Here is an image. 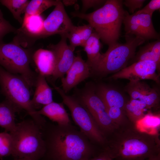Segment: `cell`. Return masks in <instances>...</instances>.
Here are the masks:
<instances>
[{
    "label": "cell",
    "instance_id": "obj_1",
    "mask_svg": "<svg viewBox=\"0 0 160 160\" xmlns=\"http://www.w3.org/2000/svg\"><path fill=\"white\" fill-rule=\"evenodd\" d=\"M159 136L141 131L130 122L118 126L106 136L102 149L112 160H146L160 153Z\"/></svg>",
    "mask_w": 160,
    "mask_h": 160
},
{
    "label": "cell",
    "instance_id": "obj_2",
    "mask_svg": "<svg viewBox=\"0 0 160 160\" xmlns=\"http://www.w3.org/2000/svg\"><path fill=\"white\" fill-rule=\"evenodd\" d=\"M45 155L51 160H89L98 152L95 145L71 124L46 122L42 128Z\"/></svg>",
    "mask_w": 160,
    "mask_h": 160
},
{
    "label": "cell",
    "instance_id": "obj_3",
    "mask_svg": "<svg viewBox=\"0 0 160 160\" xmlns=\"http://www.w3.org/2000/svg\"><path fill=\"white\" fill-rule=\"evenodd\" d=\"M121 0H107L102 7L89 13L74 12L73 17L87 21L100 39L108 47L117 43L120 35L122 24L126 11Z\"/></svg>",
    "mask_w": 160,
    "mask_h": 160
},
{
    "label": "cell",
    "instance_id": "obj_4",
    "mask_svg": "<svg viewBox=\"0 0 160 160\" xmlns=\"http://www.w3.org/2000/svg\"><path fill=\"white\" fill-rule=\"evenodd\" d=\"M42 127L32 119L17 123L10 132L13 142L12 155L17 159L39 160L44 156L45 145Z\"/></svg>",
    "mask_w": 160,
    "mask_h": 160
},
{
    "label": "cell",
    "instance_id": "obj_5",
    "mask_svg": "<svg viewBox=\"0 0 160 160\" xmlns=\"http://www.w3.org/2000/svg\"><path fill=\"white\" fill-rule=\"evenodd\" d=\"M125 43L117 42L101 53L97 62L90 69V72L104 76L115 73L127 67L134 57L137 47L145 41L130 34H125Z\"/></svg>",
    "mask_w": 160,
    "mask_h": 160
},
{
    "label": "cell",
    "instance_id": "obj_6",
    "mask_svg": "<svg viewBox=\"0 0 160 160\" xmlns=\"http://www.w3.org/2000/svg\"><path fill=\"white\" fill-rule=\"evenodd\" d=\"M0 85L6 100L20 110L25 111L39 126L44 125L46 121L37 113L32 104L31 87L21 76L8 72L0 65Z\"/></svg>",
    "mask_w": 160,
    "mask_h": 160
},
{
    "label": "cell",
    "instance_id": "obj_7",
    "mask_svg": "<svg viewBox=\"0 0 160 160\" xmlns=\"http://www.w3.org/2000/svg\"><path fill=\"white\" fill-rule=\"evenodd\" d=\"M33 54L31 48H25L12 41L0 43V65L11 73L20 75L30 87L35 86L37 77L30 67Z\"/></svg>",
    "mask_w": 160,
    "mask_h": 160
},
{
    "label": "cell",
    "instance_id": "obj_8",
    "mask_svg": "<svg viewBox=\"0 0 160 160\" xmlns=\"http://www.w3.org/2000/svg\"><path fill=\"white\" fill-rule=\"evenodd\" d=\"M69 108L72 118L84 134L94 145L103 147L105 137L92 117L81 102L75 97L68 95L60 88L52 84Z\"/></svg>",
    "mask_w": 160,
    "mask_h": 160
},
{
    "label": "cell",
    "instance_id": "obj_9",
    "mask_svg": "<svg viewBox=\"0 0 160 160\" xmlns=\"http://www.w3.org/2000/svg\"><path fill=\"white\" fill-rule=\"evenodd\" d=\"M78 98L89 111L105 137L117 127L109 117L104 104L93 86L87 85Z\"/></svg>",
    "mask_w": 160,
    "mask_h": 160
},
{
    "label": "cell",
    "instance_id": "obj_10",
    "mask_svg": "<svg viewBox=\"0 0 160 160\" xmlns=\"http://www.w3.org/2000/svg\"><path fill=\"white\" fill-rule=\"evenodd\" d=\"M152 15L139 10L129 15L126 11L123 22L125 34L135 36L145 41L160 39V35L153 25Z\"/></svg>",
    "mask_w": 160,
    "mask_h": 160
},
{
    "label": "cell",
    "instance_id": "obj_11",
    "mask_svg": "<svg viewBox=\"0 0 160 160\" xmlns=\"http://www.w3.org/2000/svg\"><path fill=\"white\" fill-rule=\"evenodd\" d=\"M73 25L61 1L58 0L54 9L44 20L38 39L55 34L67 36Z\"/></svg>",
    "mask_w": 160,
    "mask_h": 160
},
{
    "label": "cell",
    "instance_id": "obj_12",
    "mask_svg": "<svg viewBox=\"0 0 160 160\" xmlns=\"http://www.w3.org/2000/svg\"><path fill=\"white\" fill-rule=\"evenodd\" d=\"M159 72L156 64L149 61L137 62L114 73L111 78L114 79H125L129 81L151 80L156 83L160 82Z\"/></svg>",
    "mask_w": 160,
    "mask_h": 160
},
{
    "label": "cell",
    "instance_id": "obj_13",
    "mask_svg": "<svg viewBox=\"0 0 160 160\" xmlns=\"http://www.w3.org/2000/svg\"><path fill=\"white\" fill-rule=\"evenodd\" d=\"M44 20L41 15H24L21 27L17 29L13 42L25 48L38 39L43 28Z\"/></svg>",
    "mask_w": 160,
    "mask_h": 160
},
{
    "label": "cell",
    "instance_id": "obj_14",
    "mask_svg": "<svg viewBox=\"0 0 160 160\" xmlns=\"http://www.w3.org/2000/svg\"><path fill=\"white\" fill-rule=\"evenodd\" d=\"M59 42L56 44H50L49 49L54 52L56 58V66L55 71L52 76L54 80L62 78L72 65L75 55L73 49L67 44L66 35L61 36Z\"/></svg>",
    "mask_w": 160,
    "mask_h": 160
},
{
    "label": "cell",
    "instance_id": "obj_15",
    "mask_svg": "<svg viewBox=\"0 0 160 160\" xmlns=\"http://www.w3.org/2000/svg\"><path fill=\"white\" fill-rule=\"evenodd\" d=\"M90 72L86 62L82 58L80 52H77L72 65L66 73V76L61 78L63 90L65 93L68 92L89 77Z\"/></svg>",
    "mask_w": 160,
    "mask_h": 160
},
{
    "label": "cell",
    "instance_id": "obj_16",
    "mask_svg": "<svg viewBox=\"0 0 160 160\" xmlns=\"http://www.w3.org/2000/svg\"><path fill=\"white\" fill-rule=\"evenodd\" d=\"M94 87L96 94L103 103L106 109L118 108L124 111L127 100L120 92L105 84H100Z\"/></svg>",
    "mask_w": 160,
    "mask_h": 160
},
{
    "label": "cell",
    "instance_id": "obj_17",
    "mask_svg": "<svg viewBox=\"0 0 160 160\" xmlns=\"http://www.w3.org/2000/svg\"><path fill=\"white\" fill-rule=\"evenodd\" d=\"M32 58L39 74L45 77L53 75L56 66V56L53 51L39 49L33 53Z\"/></svg>",
    "mask_w": 160,
    "mask_h": 160
},
{
    "label": "cell",
    "instance_id": "obj_18",
    "mask_svg": "<svg viewBox=\"0 0 160 160\" xmlns=\"http://www.w3.org/2000/svg\"><path fill=\"white\" fill-rule=\"evenodd\" d=\"M35 86V90L31 103L35 110L53 101L52 89L45 76L39 74L37 77Z\"/></svg>",
    "mask_w": 160,
    "mask_h": 160
},
{
    "label": "cell",
    "instance_id": "obj_19",
    "mask_svg": "<svg viewBox=\"0 0 160 160\" xmlns=\"http://www.w3.org/2000/svg\"><path fill=\"white\" fill-rule=\"evenodd\" d=\"M63 103L54 101L43 106L38 111L37 114L45 116L59 125L71 124L68 114L65 110Z\"/></svg>",
    "mask_w": 160,
    "mask_h": 160
},
{
    "label": "cell",
    "instance_id": "obj_20",
    "mask_svg": "<svg viewBox=\"0 0 160 160\" xmlns=\"http://www.w3.org/2000/svg\"><path fill=\"white\" fill-rule=\"evenodd\" d=\"M142 61L155 63L159 71L160 69V40L149 43L141 47L131 60L132 63Z\"/></svg>",
    "mask_w": 160,
    "mask_h": 160
},
{
    "label": "cell",
    "instance_id": "obj_21",
    "mask_svg": "<svg viewBox=\"0 0 160 160\" xmlns=\"http://www.w3.org/2000/svg\"><path fill=\"white\" fill-rule=\"evenodd\" d=\"M20 110L14 104L6 100L0 103V126L5 131L10 132L15 128V114Z\"/></svg>",
    "mask_w": 160,
    "mask_h": 160
},
{
    "label": "cell",
    "instance_id": "obj_22",
    "mask_svg": "<svg viewBox=\"0 0 160 160\" xmlns=\"http://www.w3.org/2000/svg\"><path fill=\"white\" fill-rule=\"evenodd\" d=\"M100 40L99 36L94 31L83 47L87 56L86 62L90 69L97 62L101 54Z\"/></svg>",
    "mask_w": 160,
    "mask_h": 160
},
{
    "label": "cell",
    "instance_id": "obj_23",
    "mask_svg": "<svg viewBox=\"0 0 160 160\" xmlns=\"http://www.w3.org/2000/svg\"><path fill=\"white\" fill-rule=\"evenodd\" d=\"M147 110L146 105L143 102L138 100L132 99L127 100L124 108L128 119L135 125L147 113H145Z\"/></svg>",
    "mask_w": 160,
    "mask_h": 160
},
{
    "label": "cell",
    "instance_id": "obj_24",
    "mask_svg": "<svg viewBox=\"0 0 160 160\" xmlns=\"http://www.w3.org/2000/svg\"><path fill=\"white\" fill-rule=\"evenodd\" d=\"M125 90L129 95L130 99L138 100L143 102L156 89L141 81H129L126 86Z\"/></svg>",
    "mask_w": 160,
    "mask_h": 160
},
{
    "label": "cell",
    "instance_id": "obj_25",
    "mask_svg": "<svg viewBox=\"0 0 160 160\" xmlns=\"http://www.w3.org/2000/svg\"><path fill=\"white\" fill-rule=\"evenodd\" d=\"M140 130L148 133H159L158 129L160 126V115L149 111L136 124Z\"/></svg>",
    "mask_w": 160,
    "mask_h": 160
},
{
    "label": "cell",
    "instance_id": "obj_26",
    "mask_svg": "<svg viewBox=\"0 0 160 160\" xmlns=\"http://www.w3.org/2000/svg\"><path fill=\"white\" fill-rule=\"evenodd\" d=\"M30 1L28 0H1L0 2L11 12L14 17L21 24L23 18L21 15L24 13Z\"/></svg>",
    "mask_w": 160,
    "mask_h": 160
},
{
    "label": "cell",
    "instance_id": "obj_27",
    "mask_svg": "<svg viewBox=\"0 0 160 160\" xmlns=\"http://www.w3.org/2000/svg\"><path fill=\"white\" fill-rule=\"evenodd\" d=\"M58 0H31L30 1L25 10V15H41L43 12L53 6Z\"/></svg>",
    "mask_w": 160,
    "mask_h": 160
},
{
    "label": "cell",
    "instance_id": "obj_28",
    "mask_svg": "<svg viewBox=\"0 0 160 160\" xmlns=\"http://www.w3.org/2000/svg\"><path fill=\"white\" fill-rule=\"evenodd\" d=\"M12 137L10 132L0 133V158L12 155L13 151Z\"/></svg>",
    "mask_w": 160,
    "mask_h": 160
},
{
    "label": "cell",
    "instance_id": "obj_29",
    "mask_svg": "<svg viewBox=\"0 0 160 160\" xmlns=\"http://www.w3.org/2000/svg\"><path fill=\"white\" fill-rule=\"evenodd\" d=\"M66 36L69 41V46L73 49L75 50L78 46L83 47V43L81 36L77 30V26L74 25L67 34Z\"/></svg>",
    "mask_w": 160,
    "mask_h": 160
},
{
    "label": "cell",
    "instance_id": "obj_30",
    "mask_svg": "<svg viewBox=\"0 0 160 160\" xmlns=\"http://www.w3.org/2000/svg\"><path fill=\"white\" fill-rule=\"evenodd\" d=\"M17 29L4 18L0 9V43L2 42L3 38L5 35L10 33H15Z\"/></svg>",
    "mask_w": 160,
    "mask_h": 160
},
{
    "label": "cell",
    "instance_id": "obj_31",
    "mask_svg": "<svg viewBox=\"0 0 160 160\" xmlns=\"http://www.w3.org/2000/svg\"><path fill=\"white\" fill-rule=\"evenodd\" d=\"M77 27L81 36L84 45L95 31L92 26L89 24L78 26Z\"/></svg>",
    "mask_w": 160,
    "mask_h": 160
},
{
    "label": "cell",
    "instance_id": "obj_32",
    "mask_svg": "<svg viewBox=\"0 0 160 160\" xmlns=\"http://www.w3.org/2000/svg\"><path fill=\"white\" fill-rule=\"evenodd\" d=\"M106 0H82V12L84 13L87 9L91 7H94L103 5Z\"/></svg>",
    "mask_w": 160,
    "mask_h": 160
},
{
    "label": "cell",
    "instance_id": "obj_33",
    "mask_svg": "<svg viewBox=\"0 0 160 160\" xmlns=\"http://www.w3.org/2000/svg\"><path fill=\"white\" fill-rule=\"evenodd\" d=\"M145 1V0H125L123 1V4L128 8L129 12L132 14L136 9L142 7Z\"/></svg>",
    "mask_w": 160,
    "mask_h": 160
},
{
    "label": "cell",
    "instance_id": "obj_34",
    "mask_svg": "<svg viewBox=\"0 0 160 160\" xmlns=\"http://www.w3.org/2000/svg\"><path fill=\"white\" fill-rule=\"evenodd\" d=\"M160 8V0H151L142 9L139 10L142 12L153 15L156 10Z\"/></svg>",
    "mask_w": 160,
    "mask_h": 160
},
{
    "label": "cell",
    "instance_id": "obj_35",
    "mask_svg": "<svg viewBox=\"0 0 160 160\" xmlns=\"http://www.w3.org/2000/svg\"><path fill=\"white\" fill-rule=\"evenodd\" d=\"M89 160H112L108 153L101 150L95 156Z\"/></svg>",
    "mask_w": 160,
    "mask_h": 160
},
{
    "label": "cell",
    "instance_id": "obj_36",
    "mask_svg": "<svg viewBox=\"0 0 160 160\" xmlns=\"http://www.w3.org/2000/svg\"><path fill=\"white\" fill-rule=\"evenodd\" d=\"M63 5L66 6L72 5L77 1V0H63L61 1Z\"/></svg>",
    "mask_w": 160,
    "mask_h": 160
},
{
    "label": "cell",
    "instance_id": "obj_37",
    "mask_svg": "<svg viewBox=\"0 0 160 160\" xmlns=\"http://www.w3.org/2000/svg\"><path fill=\"white\" fill-rule=\"evenodd\" d=\"M146 160H160V153L156 155L150 157Z\"/></svg>",
    "mask_w": 160,
    "mask_h": 160
},
{
    "label": "cell",
    "instance_id": "obj_38",
    "mask_svg": "<svg viewBox=\"0 0 160 160\" xmlns=\"http://www.w3.org/2000/svg\"><path fill=\"white\" fill-rule=\"evenodd\" d=\"M15 160H31L29 159H25V158H19L16 159Z\"/></svg>",
    "mask_w": 160,
    "mask_h": 160
},
{
    "label": "cell",
    "instance_id": "obj_39",
    "mask_svg": "<svg viewBox=\"0 0 160 160\" xmlns=\"http://www.w3.org/2000/svg\"></svg>",
    "mask_w": 160,
    "mask_h": 160
}]
</instances>
